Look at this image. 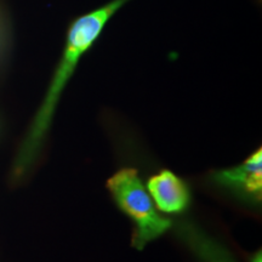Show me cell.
Masks as SVG:
<instances>
[{
	"mask_svg": "<svg viewBox=\"0 0 262 262\" xmlns=\"http://www.w3.org/2000/svg\"><path fill=\"white\" fill-rule=\"evenodd\" d=\"M130 2L133 0H111L72 21L66 35L62 56L52 75L44 100L33 118L31 126L16 155L12 165L14 179L24 178L37 160L51 127L60 98L81 58L94 47L108 22Z\"/></svg>",
	"mask_w": 262,
	"mask_h": 262,
	"instance_id": "6da1fadb",
	"label": "cell"
},
{
	"mask_svg": "<svg viewBox=\"0 0 262 262\" xmlns=\"http://www.w3.org/2000/svg\"><path fill=\"white\" fill-rule=\"evenodd\" d=\"M106 187L114 204L133 225L131 244L137 250L145 249L172 227L171 220L157 209L135 168L119 169L108 179Z\"/></svg>",
	"mask_w": 262,
	"mask_h": 262,
	"instance_id": "7a4b0ae2",
	"label": "cell"
},
{
	"mask_svg": "<svg viewBox=\"0 0 262 262\" xmlns=\"http://www.w3.org/2000/svg\"><path fill=\"white\" fill-rule=\"evenodd\" d=\"M209 181L215 188L241 204L257 206L262 201V150L231 168L212 170Z\"/></svg>",
	"mask_w": 262,
	"mask_h": 262,
	"instance_id": "3957f363",
	"label": "cell"
},
{
	"mask_svg": "<svg viewBox=\"0 0 262 262\" xmlns=\"http://www.w3.org/2000/svg\"><path fill=\"white\" fill-rule=\"evenodd\" d=\"M146 187L157 209L164 214H182L192 203L188 183L171 170H160L150 176Z\"/></svg>",
	"mask_w": 262,
	"mask_h": 262,
	"instance_id": "277c9868",
	"label": "cell"
},
{
	"mask_svg": "<svg viewBox=\"0 0 262 262\" xmlns=\"http://www.w3.org/2000/svg\"><path fill=\"white\" fill-rule=\"evenodd\" d=\"M175 233L198 262H238L220 239L208 233L194 222H180Z\"/></svg>",
	"mask_w": 262,
	"mask_h": 262,
	"instance_id": "5b68a950",
	"label": "cell"
},
{
	"mask_svg": "<svg viewBox=\"0 0 262 262\" xmlns=\"http://www.w3.org/2000/svg\"><path fill=\"white\" fill-rule=\"evenodd\" d=\"M249 262H262V254H261V250L256 251V253L253 254L250 256V261Z\"/></svg>",
	"mask_w": 262,
	"mask_h": 262,
	"instance_id": "8992f818",
	"label": "cell"
}]
</instances>
